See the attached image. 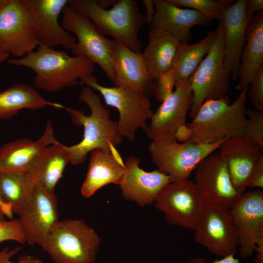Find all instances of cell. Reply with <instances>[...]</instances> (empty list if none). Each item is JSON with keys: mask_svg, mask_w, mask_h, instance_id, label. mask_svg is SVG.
Segmentation results:
<instances>
[{"mask_svg": "<svg viewBox=\"0 0 263 263\" xmlns=\"http://www.w3.org/2000/svg\"><path fill=\"white\" fill-rule=\"evenodd\" d=\"M8 63L34 71L35 86L48 93L76 85L80 79L93 74L95 65L86 57L71 56L65 51L41 45L21 58L8 59Z\"/></svg>", "mask_w": 263, "mask_h": 263, "instance_id": "obj_1", "label": "cell"}, {"mask_svg": "<svg viewBox=\"0 0 263 263\" xmlns=\"http://www.w3.org/2000/svg\"><path fill=\"white\" fill-rule=\"evenodd\" d=\"M79 100L88 106L91 111L90 115H85L82 110L63 105L62 108L70 114L73 124L84 128L82 140L76 144L67 146L70 163L73 165L83 163L88 153L94 149H100L114 153L117 151L116 146L122 142V137L117 132V122L110 119V111L93 89L83 86Z\"/></svg>", "mask_w": 263, "mask_h": 263, "instance_id": "obj_2", "label": "cell"}, {"mask_svg": "<svg viewBox=\"0 0 263 263\" xmlns=\"http://www.w3.org/2000/svg\"><path fill=\"white\" fill-rule=\"evenodd\" d=\"M248 91V86L242 90L231 104L227 95L205 100L192 121L186 123L192 132L189 141L211 144L226 138L243 137Z\"/></svg>", "mask_w": 263, "mask_h": 263, "instance_id": "obj_3", "label": "cell"}, {"mask_svg": "<svg viewBox=\"0 0 263 263\" xmlns=\"http://www.w3.org/2000/svg\"><path fill=\"white\" fill-rule=\"evenodd\" d=\"M68 5L88 18L103 35L111 36L133 51L142 53L143 44L138 34L146 21L136 0H118L109 9L96 0H69Z\"/></svg>", "mask_w": 263, "mask_h": 263, "instance_id": "obj_4", "label": "cell"}, {"mask_svg": "<svg viewBox=\"0 0 263 263\" xmlns=\"http://www.w3.org/2000/svg\"><path fill=\"white\" fill-rule=\"evenodd\" d=\"M100 243L83 220L65 219L53 225L41 247L54 263H94Z\"/></svg>", "mask_w": 263, "mask_h": 263, "instance_id": "obj_5", "label": "cell"}, {"mask_svg": "<svg viewBox=\"0 0 263 263\" xmlns=\"http://www.w3.org/2000/svg\"><path fill=\"white\" fill-rule=\"evenodd\" d=\"M78 84L98 91L107 106L117 110L119 117L117 132L121 137H125L133 142L137 129L146 131L148 127L146 121L151 119L154 113L148 94L126 87L102 86L93 75L81 78Z\"/></svg>", "mask_w": 263, "mask_h": 263, "instance_id": "obj_6", "label": "cell"}, {"mask_svg": "<svg viewBox=\"0 0 263 263\" xmlns=\"http://www.w3.org/2000/svg\"><path fill=\"white\" fill-rule=\"evenodd\" d=\"M212 46L205 57L190 77L193 102L189 110L192 119L207 99H217L226 96L231 74L224 64V32L220 21Z\"/></svg>", "mask_w": 263, "mask_h": 263, "instance_id": "obj_7", "label": "cell"}, {"mask_svg": "<svg viewBox=\"0 0 263 263\" xmlns=\"http://www.w3.org/2000/svg\"><path fill=\"white\" fill-rule=\"evenodd\" d=\"M62 14L61 26L76 38L71 49L73 54L86 57L97 64L114 83L112 39L101 34L88 18L68 5L63 9Z\"/></svg>", "mask_w": 263, "mask_h": 263, "instance_id": "obj_8", "label": "cell"}, {"mask_svg": "<svg viewBox=\"0 0 263 263\" xmlns=\"http://www.w3.org/2000/svg\"><path fill=\"white\" fill-rule=\"evenodd\" d=\"M154 205L169 224L194 231L205 203L194 181L188 178L165 186L158 194Z\"/></svg>", "mask_w": 263, "mask_h": 263, "instance_id": "obj_9", "label": "cell"}, {"mask_svg": "<svg viewBox=\"0 0 263 263\" xmlns=\"http://www.w3.org/2000/svg\"><path fill=\"white\" fill-rule=\"evenodd\" d=\"M226 139L211 144L179 143L176 140L151 141L148 150L157 169L170 176L174 181L189 178L200 162L217 150Z\"/></svg>", "mask_w": 263, "mask_h": 263, "instance_id": "obj_10", "label": "cell"}, {"mask_svg": "<svg viewBox=\"0 0 263 263\" xmlns=\"http://www.w3.org/2000/svg\"><path fill=\"white\" fill-rule=\"evenodd\" d=\"M0 45L14 58H21L39 45L24 0H10L0 10Z\"/></svg>", "mask_w": 263, "mask_h": 263, "instance_id": "obj_11", "label": "cell"}, {"mask_svg": "<svg viewBox=\"0 0 263 263\" xmlns=\"http://www.w3.org/2000/svg\"><path fill=\"white\" fill-rule=\"evenodd\" d=\"M194 231L195 241L214 255L223 258L238 251V237L228 209L205 203Z\"/></svg>", "mask_w": 263, "mask_h": 263, "instance_id": "obj_12", "label": "cell"}, {"mask_svg": "<svg viewBox=\"0 0 263 263\" xmlns=\"http://www.w3.org/2000/svg\"><path fill=\"white\" fill-rule=\"evenodd\" d=\"M237 234L241 257L246 259L263 240V192L259 188L243 193L229 209Z\"/></svg>", "mask_w": 263, "mask_h": 263, "instance_id": "obj_13", "label": "cell"}, {"mask_svg": "<svg viewBox=\"0 0 263 263\" xmlns=\"http://www.w3.org/2000/svg\"><path fill=\"white\" fill-rule=\"evenodd\" d=\"M194 170V182L205 203L229 209L241 196L234 188L226 165L218 153L207 156Z\"/></svg>", "mask_w": 263, "mask_h": 263, "instance_id": "obj_14", "label": "cell"}, {"mask_svg": "<svg viewBox=\"0 0 263 263\" xmlns=\"http://www.w3.org/2000/svg\"><path fill=\"white\" fill-rule=\"evenodd\" d=\"M193 102L190 78L176 82L175 90L157 108L145 132L152 141L169 142L175 140L176 130L186 123Z\"/></svg>", "mask_w": 263, "mask_h": 263, "instance_id": "obj_15", "label": "cell"}, {"mask_svg": "<svg viewBox=\"0 0 263 263\" xmlns=\"http://www.w3.org/2000/svg\"><path fill=\"white\" fill-rule=\"evenodd\" d=\"M57 202L54 192L38 183L35 186L27 207L19 215L28 244L42 247L49 231L58 221Z\"/></svg>", "mask_w": 263, "mask_h": 263, "instance_id": "obj_16", "label": "cell"}, {"mask_svg": "<svg viewBox=\"0 0 263 263\" xmlns=\"http://www.w3.org/2000/svg\"><path fill=\"white\" fill-rule=\"evenodd\" d=\"M28 8L39 45L53 48L61 46L72 49L76 38L65 30L58 18L69 0H24Z\"/></svg>", "mask_w": 263, "mask_h": 263, "instance_id": "obj_17", "label": "cell"}, {"mask_svg": "<svg viewBox=\"0 0 263 263\" xmlns=\"http://www.w3.org/2000/svg\"><path fill=\"white\" fill-rule=\"evenodd\" d=\"M140 163L139 158L134 156L126 159L125 173L119 186L124 198L144 207L154 203L160 191L173 180L158 169L144 170L139 167Z\"/></svg>", "mask_w": 263, "mask_h": 263, "instance_id": "obj_18", "label": "cell"}, {"mask_svg": "<svg viewBox=\"0 0 263 263\" xmlns=\"http://www.w3.org/2000/svg\"><path fill=\"white\" fill-rule=\"evenodd\" d=\"M112 45L114 86L152 94L154 81L147 70L142 53L135 52L114 39H112Z\"/></svg>", "mask_w": 263, "mask_h": 263, "instance_id": "obj_19", "label": "cell"}, {"mask_svg": "<svg viewBox=\"0 0 263 263\" xmlns=\"http://www.w3.org/2000/svg\"><path fill=\"white\" fill-rule=\"evenodd\" d=\"M59 142L55 137L52 122L48 119L41 136L36 141L20 138L0 148V172H18L29 169L49 146Z\"/></svg>", "mask_w": 263, "mask_h": 263, "instance_id": "obj_20", "label": "cell"}, {"mask_svg": "<svg viewBox=\"0 0 263 263\" xmlns=\"http://www.w3.org/2000/svg\"><path fill=\"white\" fill-rule=\"evenodd\" d=\"M218 150L234 188L242 195L245 192L251 170L262 150L243 137L227 138Z\"/></svg>", "mask_w": 263, "mask_h": 263, "instance_id": "obj_21", "label": "cell"}, {"mask_svg": "<svg viewBox=\"0 0 263 263\" xmlns=\"http://www.w3.org/2000/svg\"><path fill=\"white\" fill-rule=\"evenodd\" d=\"M246 0H238L226 8L220 20L224 29V64L233 80H238L241 55L246 39Z\"/></svg>", "mask_w": 263, "mask_h": 263, "instance_id": "obj_22", "label": "cell"}, {"mask_svg": "<svg viewBox=\"0 0 263 263\" xmlns=\"http://www.w3.org/2000/svg\"><path fill=\"white\" fill-rule=\"evenodd\" d=\"M155 14L150 27L165 31L180 43H188L191 38L190 29L206 23L210 19L199 12L174 6L166 0H153Z\"/></svg>", "mask_w": 263, "mask_h": 263, "instance_id": "obj_23", "label": "cell"}, {"mask_svg": "<svg viewBox=\"0 0 263 263\" xmlns=\"http://www.w3.org/2000/svg\"><path fill=\"white\" fill-rule=\"evenodd\" d=\"M124 173V163L120 155L94 149L90 152L88 169L81 193L88 198L108 184L119 185Z\"/></svg>", "mask_w": 263, "mask_h": 263, "instance_id": "obj_24", "label": "cell"}, {"mask_svg": "<svg viewBox=\"0 0 263 263\" xmlns=\"http://www.w3.org/2000/svg\"><path fill=\"white\" fill-rule=\"evenodd\" d=\"M263 65V10L257 12L248 23L246 39L240 60L238 84L241 91L248 85L258 69Z\"/></svg>", "mask_w": 263, "mask_h": 263, "instance_id": "obj_25", "label": "cell"}, {"mask_svg": "<svg viewBox=\"0 0 263 263\" xmlns=\"http://www.w3.org/2000/svg\"><path fill=\"white\" fill-rule=\"evenodd\" d=\"M148 38L142 54L148 73L154 81L172 69L180 43L169 33L154 27L150 28Z\"/></svg>", "mask_w": 263, "mask_h": 263, "instance_id": "obj_26", "label": "cell"}, {"mask_svg": "<svg viewBox=\"0 0 263 263\" xmlns=\"http://www.w3.org/2000/svg\"><path fill=\"white\" fill-rule=\"evenodd\" d=\"M38 182L33 166L24 171L0 172V195L4 202L11 205L13 214L19 215L24 210Z\"/></svg>", "mask_w": 263, "mask_h": 263, "instance_id": "obj_27", "label": "cell"}, {"mask_svg": "<svg viewBox=\"0 0 263 263\" xmlns=\"http://www.w3.org/2000/svg\"><path fill=\"white\" fill-rule=\"evenodd\" d=\"M49 106L58 109L63 106L46 100L26 83H16L0 92V119H9L22 109L37 110Z\"/></svg>", "mask_w": 263, "mask_h": 263, "instance_id": "obj_28", "label": "cell"}, {"mask_svg": "<svg viewBox=\"0 0 263 263\" xmlns=\"http://www.w3.org/2000/svg\"><path fill=\"white\" fill-rule=\"evenodd\" d=\"M216 32V28L208 33L204 38L192 44L180 43L171 69L177 81L187 80L190 77L210 51Z\"/></svg>", "mask_w": 263, "mask_h": 263, "instance_id": "obj_29", "label": "cell"}, {"mask_svg": "<svg viewBox=\"0 0 263 263\" xmlns=\"http://www.w3.org/2000/svg\"><path fill=\"white\" fill-rule=\"evenodd\" d=\"M70 161L66 146L58 142L48 147L38 160V183L47 191L54 192L55 187Z\"/></svg>", "mask_w": 263, "mask_h": 263, "instance_id": "obj_30", "label": "cell"}, {"mask_svg": "<svg viewBox=\"0 0 263 263\" xmlns=\"http://www.w3.org/2000/svg\"><path fill=\"white\" fill-rule=\"evenodd\" d=\"M174 6L189 7L208 19L220 20L225 10L234 1L223 0H166Z\"/></svg>", "mask_w": 263, "mask_h": 263, "instance_id": "obj_31", "label": "cell"}, {"mask_svg": "<svg viewBox=\"0 0 263 263\" xmlns=\"http://www.w3.org/2000/svg\"><path fill=\"white\" fill-rule=\"evenodd\" d=\"M246 123L243 138L260 149L263 148V111L246 109Z\"/></svg>", "mask_w": 263, "mask_h": 263, "instance_id": "obj_32", "label": "cell"}, {"mask_svg": "<svg viewBox=\"0 0 263 263\" xmlns=\"http://www.w3.org/2000/svg\"><path fill=\"white\" fill-rule=\"evenodd\" d=\"M172 69L161 75L153 84L152 94L162 102L173 93L176 83Z\"/></svg>", "mask_w": 263, "mask_h": 263, "instance_id": "obj_33", "label": "cell"}, {"mask_svg": "<svg viewBox=\"0 0 263 263\" xmlns=\"http://www.w3.org/2000/svg\"><path fill=\"white\" fill-rule=\"evenodd\" d=\"M7 241H16L21 244L26 243L19 219L0 222V243Z\"/></svg>", "mask_w": 263, "mask_h": 263, "instance_id": "obj_34", "label": "cell"}, {"mask_svg": "<svg viewBox=\"0 0 263 263\" xmlns=\"http://www.w3.org/2000/svg\"><path fill=\"white\" fill-rule=\"evenodd\" d=\"M248 89L249 96L255 109L263 111V65L251 79Z\"/></svg>", "mask_w": 263, "mask_h": 263, "instance_id": "obj_35", "label": "cell"}, {"mask_svg": "<svg viewBox=\"0 0 263 263\" xmlns=\"http://www.w3.org/2000/svg\"><path fill=\"white\" fill-rule=\"evenodd\" d=\"M21 249L19 246L13 249H10L8 246L5 247L0 251V263H43L41 260L29 255L22 256L17 262H12L10 260L11 257Z\"/></svg>", "mask_w": 263, "mask_h": 263, "instance_id": "obj_36", "label": "cell"}, {"mask_svg": "<svg viewBox=\"0 0 263 263\" xmlns=\"http://www.w3.org/2000/svg\"><path fill=\"white\" fill-rule=\"evenodd\" d=\"M247 188H263V152L255 162L249 178Z\"/></svg>", "mask_w": 263, "mask_h": 263, "instance_id": "obj_37", "label": "cell"}, {"mask_svg": "<svg viewBox=\"0 0 263 263\" xmlns=\"http://www.w3.org/2000/svg\"><path fill=\"white\" fill-rule=\"evenodd\" d=\"M263 10V0H248L246 1L245 14L248 23L254 15V13Z\"/></svg>", "mask_w": 263, "mask_h": 263, "instance_id": "obj_38", "label": "cell"}, {"mask_svg": "<svg viewBox=\"0 0 263 263\" xmlns=\"http://www.w3.org/2000/svg\"><path fill=\"white\" fill-rule=\"evenodd\" d=\"M192 132L186 123L180 126L175 131L174 138L179 143H185L190 139Z\"/></svg>", "mask_w": 263, "mask_h": 263, "instance_id": "obj_39", "label": "cell"}, {"mask_svg": "<svg viewBox=\"0 0 263 263\" xmlns=\"http://www.w3.org/2000/svg\"><path fill=\"white\" fill-rule=\"evenodd\" d=\"M235 255H230L222 258L220 260H215L210 262H207L201 257H196L192 259L189 263H240L239 259L234 257Z\"/></svg>", "mask_w": 263, "mask_h": 263, "instance_id": "obj_40", "label": "cell"}, {"mask_svg": "<svg viewBox=\"0 0 263 263\" xmlns=\"http://www.w3.org/2000/svg\"><path fill=\"white\" fill-rule=\"evenodd\" d=\"M142 1L146 8L145 17L146 23L150 25L155 14V10L154 3L152 0H143Z\"/></svg>", "mask_w": 263, "mask_h": 263, "instance_id": "obj_41", "label": "cell"}, {"mask_svg": "<svg viewBox=\"0 0 263 263\" xmlns=\"http://www.w3.org/2000/svg\"><path fill=\"white\" fill-rule=\"evenodd\" d=\"M6 216L10 220L13 219V213L11 206L4 202L0 195V222L4 221V217Z\"/></svg>", "mask_w": 263, "mask_h": 263, "instance_id": "obj_42", "label": "cell"}, {"mask_svg": "<svg viewBox=\"0 0 263 263\" xmlns=\"http://www.w3.org/2000/svg\"><path fill=\"white\" fill-rule=\"evenodd\" d=\"M255 251L257 252L255 259V263H263V240L256 244Z\"/></svg>", "mask_w": 263, "mask_h": 263, "instance_id": "obj_43", "label": "cell"}, {"mask_svg": "<svg viewBox=\"0 0 263 263\" xmlns=\"http://www.w3.org/2000/svg\"><path fill=\"white\" fill-rule=\"evenodd\" d=\"M9 56L0 45V64L8 59Z\"/></svg>", "mask_w": 263, "mask_h": 263, "instance_id": "obj_44", "label": "cell"}, {"mask_svg": "<svg viewBox=\"0 0 263 263\" xmlns=\"http://www.w3.org/2000/svg\"><path fill=\"white\" fill-rule=\"evenodd\" d=\"M9 1L10 0H0V10L4 7Z\"/></svg>", "mask_w": 263, "mask_h": 263, "instance_id": "obj_45", "label": "cell"}]
</instances>
